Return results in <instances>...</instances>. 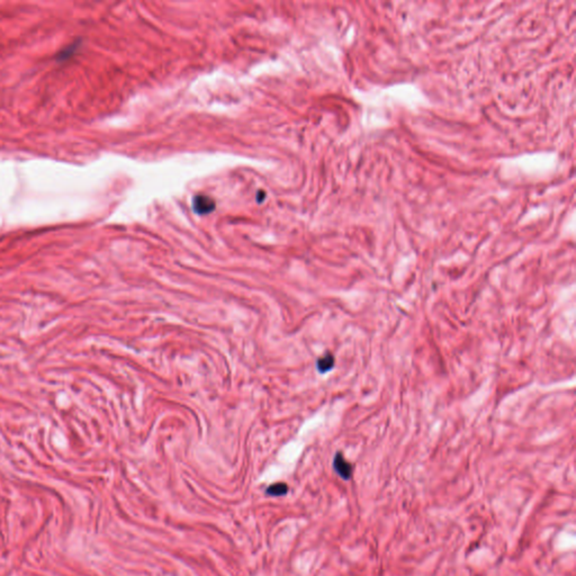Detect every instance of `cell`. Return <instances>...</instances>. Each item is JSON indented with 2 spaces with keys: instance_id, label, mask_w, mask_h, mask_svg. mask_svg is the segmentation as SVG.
<instances>
[{
  "instance_id": "cell-1",
  "label": "cell",
  "mask_w": 576,
  "mask_h": 576,
  "mask_svg": "<svg viewBox=\"0 0 576 576\" xmlns=\"http://www.w3.org/2000/svg\"><path fill=\"white\" fill-rule=\"evenodd\" d=\"M215 209V202L210 196L197 195L192 200V210L199 215H207Z\"/></svg>"
},
{
  "instance_id": "cell-2",
  "label": "cell",
  "mask_w": 576,
  "mask_h": 576,
  "mask_svg": "<svg viewBox=\"0 0 576 576\" xmlns=\"http://www.w3.org/2000/svg\"><path fill=\"white\" fill-rule=\"evenodd\" d=\"M333 468L334 470H336V473L339 475L341 478L344 479V481H349V479L351 478L352 465L344 459V457L341 452H338V454L334 456Z\"/></svg>"
},
{
  "instance_id": "cell-3",
  "label": "cell",
  "mask_w": 576,
  "mask_h": 576,
  "mask_svg": "<svg viewBox=\"0 0 576 576\" xmlns=\"http://www.w3.org/2000/svg\"><path fill=\"white\" fill-rule=\"evenodd\" d=\"M334 366V357L331 354H325L322 358H320L317 363L318 370L321 374H325L330 371Z\"/></svg>"
},
{
  "instance_id": "cell-4",
  "label": "cell",
  "mask_w": 576,
  "mask_h": 576,
  "mask_svg": "<svg viewBox=\"0 0 576 576\" xmlns=\"http://www.w3.org/2000/svg\"><path fill=\"white\" fill-rule=\"evenodd\" d=\"M288 492V486L285 483H276V484L270 485L266 490V494L269 496H282L286 495Z\"/></svg>"
}]
</instances>
